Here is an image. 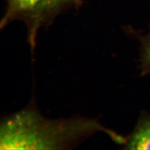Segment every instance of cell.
<instances>
[{"label": "cell", "instance_id": "4", "mask_svg": "<svg viewBox=\"0 0 150 150\" xmlns=\"http://www.w3.org/2000/svg\"><path fill=\"white\" fill-rule=\"evenodd\" d=\"M81 4V0H49L50 15L52 20L59 12L66 8L76 7Z\"/></svg>", "mask_w": 150, "mask_h": 150}, {"label": "cell", "instance_id": "2", "mask_svg": "<svg viewBox=\"0 0 150 150\" xmlns=\"http://www.w3.org/2000/svg\"><path fill=\"white\" fill-rule=\"evenodd\" d=\"M7 8L0 26L5 27L12 21L24 22L27 30V40L33 54L38 30L52 21L50 15L49 0H6Z\"/></svg>", "mask_w": 150, "mask_h": 150}, {"label": "cell", "instance_id": "5", "mask_svg": "<svg viewBox=\"0 0 150 150\" xmlns=\"http://www.w3.org/2000/svg\"><path fill=\"white\" fill-rule=\"evenodd\" d=\"M147 59H148V61L150 64V43L148 50H147Z\"/></svg>", "mask_w": 150, "mask_h": 150}, {"label": "cell", "instance_id": "3", "mask_svg": "<svg viewBox=\"0 0 150 150\" xmlns=\"http://www.w3.org/2000/svg\"><path fill=\"white\" fill-rule=\"evenodd\" d=\"M127 146L129 149L150 150V120L140 124Z\"/></svg>", "mask_w": 150, "mask_h": 150}, {"label": "cell", "instance_id": "1", "mask_svg": "<svg viewBox=\"0 0 150 150\" xmlns=\"http://www.w3.org/2000/svg\"><path fill=\"white\" fill-rule=\"evenodd\" d=\"M98 132L116 138L95 118H46L32 101L22 110L1 119L0 149H72Z\"/></svg>", "mask_w": 150, "mask_h": 150}]
</instances>
